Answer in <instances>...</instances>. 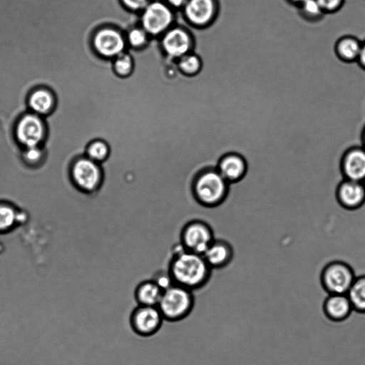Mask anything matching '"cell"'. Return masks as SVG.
Wrapping results in <instances>:
<instances>
[{"label": "cell", "instance_id": "cell-10", "mask_svg": "<svg viewBox=\"0 0 365 365\" xmlns=\"http://www.w3.org/2000/svg\"><path fill=\"white\" fill-rule=\"evenodd\" d=\"M215 168L225 180L232 185L244 179L247 173L248 163L242 154L229 152L219 158Z\"/></svg>", "mask_w": 365, "mask_h": 365}, {"label": "cell", "instance_id": "cell-15", "mask_svg": "<svg viewBox=\"0 0 365 365\" xmlns=\"http://www.w3.org/2000/svg\"><path fill=\"white\" fill-rule=\"evenodd\" d=\"M362 41L352 35L339 37L334 43L336 56L342 62H356L361 51Z\"/></svg>", "mask_w": 365, "mask_h": 365}, {"label": "cell", "instance_id": "cell-1", "mask_svg": "<svg viewBox=\"0 0 365 365\" xmlns=\"http://www.w3.org/2000/svg\"><path fill=\"white\" fill-rule=\"evenodd\" d=\"M212 270L202 255L186 250L180 244L173 254L168 269L175 284L190 290L205 286Z\"/></svg>", "mask_w": 365, "mask_h": 365}, {"label": "cell", "instance_id": "cell-19", "mask_svg": "<svg viewBox=\"0 0 365 365\" xmlns=\"http://www.w3.org/2000/svg\"><path fill=\"white\" fill-rule=\"evenodd\" d=\"M163 290L153 280L140 282L135 291V297L140 305L158 306Z\"/></svg>", "mask_w": 365, "mask_h": 365}, {"label": "cell", "instance_id": "cell-23", "mask_svg": "<svg viewBox=\"0 0 365 365\" xmlns=\"http://www.w3.org/2000/svg\"><path fill=\"white\" fill-rule=\"evenodd\" d=\"M298 8L300 16L309 22H317L325 15L317 0H305Z\"/></svg>", "mask_w": 365, "mask_h": 365}, {"label": "cell", "instance_id": "cell-5", "mask_svg": "<svg viewBox=\"0 0 365 365\" xmlns=\"http://www.w3.org/2000/svg\"><path fill=\"white\" fill-rule=\"evenodd\" d=\"M356 277L354 269L340 260L329 262L319 272L322 286L331 294H346Z\"/></svg>", "mask_w": 365, "mask_h": 365}, {"label": "cell", "instance_id": "cell-20", "mask_svg": "<svg viewBox=\"0 0 365 365\" xmlns=\"http://www.w3.org/2000/svg\"><path fill=\"white\" fill-rule=\"evenodd\" d=\"M346 295L353 309L365 312V274L356 275Z\"/></svg>", "mask_w": 365, "mask_h": 365}, {"label": "cell", "instance_id": "cell-33", "mask_svg": "<svg viewBox=\"0 0 365 365\" xmlns=\"http://www.w3.org/2000/svg\"><path fill=\"white\" fill-rule=\"evenodd\" d=\"M361 145L365 148V125L361 132Z\"/></svg>", "mask_w": 365, "mask_h": 365}, {"label": "cell", "instance_id": "cell-24", "mask_svg": "<svg viewBox=\"0 0 365 365\" xmlns=\"http://www.w3.org/2000/svg\"><path fill=\"white\" fill-rule=\"evenodd\" d=\"M114 68L119 75L125 76L128 74L133 68V61L130 56L125 53H120L117 56L114 63Z\"/></svg>", "mask_w": 365, "mask_h": 365}, {"label": "cell", "instance_id": "cell-18", "mask_svg": "<svg viewBox=\"0 0 365 365\" xmlns=\"http://www.w3.org/2000/svg\"><path fill=\"white\" fill-rule=\"evenodd\" d=\"M325 312L332 319L341 320L346 318L352 309L346 294H330L325 302Z\"/></svg>", "mask_w": 365, "mask_h": 365}, {"label": "cell", "instance_id": "cell-6", "mask_svg": "<svg viewBox=\"0 0 365 365\" xmlns=\"http://www.w3.org/2000/svg\"><path fill=\"white\" fill-rule=\"evenodd\" d=\"M211 226L201 220L188 221L181 229L180 244L186 250L203 255L215 240Z\"/></svg>", "mask_w": 365, "mask_h": 365}, {"label": "cell", "instance_id": "cell-12", "mask_svg": "<svg viewBox=\"0 0 365 365\" xmlns=\"http://www.w3.org/2000/svg\"><path fill=\"white\" fill-rule=\"evenodd\" d=\"M172 21L173 16L169 9L158 2L150 4L142 16L145 31L151 34H158L165 31Z\"/></svg>", "mask_w": 365, "mask_h": 365}, {"label": "cell", "instance_id": "cell-9", "mask_svg": "<svg viewBox=\"0 0 365 365\" xmlns=\"http://www.w3.org/2000/svg\"><path fill=\"white\" fill-rule=\"evenodd\" d=\"M335 197L342 208L358 210L365 204V183L343 179L336 186Z\"/></svg>", "mask_w": 365, "mask_h": 365}, {"label": "cell", "instance_id": "cell-26", "mask_svg": "<svg viewBox=\"0 0 365 365\" xmlns=\"http://www.w3.org/2000/svg\"><path fill=\"white\" fill-rule=\"evenodd\" d=\"M200 60L194 55L182 56L179 66L182 71L187 73H195L200 68Z\"/></svg>", "mask_w": 365, "mask_h": 365}, {"label": "cell", "instance_id": "cell-4", "mask_svg": "<svg viewBox=\"0 0 365 365\" xmlns=\"http://www.w3.org/2000/svg\"><path fill=\"white\" fill-rule=\"evenodd\" d=\"M71 174L76 187L87 194L98 192L104 182L105 175L102 165L86 155L75 160Z\"/></svg>", "mask_w": 365, "mask_h": 365}, {"label": "cell", "instance_id": "cell-30", "mask_svg": "<svg viewBox=\"0 0 365 365\" xmlns=\"http://www.w3.org/2000/svg\"><path fill=\"white\" fill-rule=\"evenodd\" d=\"M124 4L131 9H140L143 8L147 0H123Z\"/></svg>", "mask_w": 365, "mask_h": 365}, {"label": "cell", "instance_id": "cell-3", "mask_svg": "<svg viewBox=\"0 0 365 365\" xmlns=\"http://www.w3.org/2000/svg\"><path fill=\"white\" fill-rule=\"evenodd\" d=\"M193 306L192 290L174 284L164 290L158 305L164 319L178 321L185 317Z\"/></svg>", "mask_w": 365, "mask_h": 365}, {"label": "cell", "instance_id": "cell-13", "mask_svg": "<svg viewBox=\"0 0 365 365\" xmlns=\"http://www.w3.org/2000/svg\"><path fill=\"white\" fill-rule=\"evenodd\" d=\"M202 255L212 269H220L230 264L234 250L229 242L215 239Z\"/></svg>", "mask_w": 365, "mask_h": 365}, {"label": "cell", "instance_id": "cell-32", "mask_svg": "<svg viewBox=\"0 0 365 365\" xmlns=\"http://www.w3.org/2000/svg\"><path fill=\"white\" fill-rule=\"evenodd\" d=\"M356 63L361 68L365 71V40L362 41L361 51Z\"/></svg>", "mask_w": 365, "mask_h": 365}, {"label": "cell", "instance_id": "cell-17", "mask_svg": "<svg viewBox=\"0 0 365 365\" xmlns=\"http://www.w3.org/2000/svg\"><path fill=\"white\" fill-rule=\"evenodd\" d=\"M190 45L188 35L178 29L168 31L163 39L165 52L173 57L183 56L189 50Z\"/></svg>", "mask_w": 365, "mask_h": 365}, {"label": "cell", "instance_id": "cell-34", "mask_svg": "<svg viewBox=\"0 0 365 365\" xmlns=\"http://www.w3.org/2000/svg\"><path fill=\"white\" fill-rule=\"evenodd\" d=\"M168 1L175 6H180L184 0H168Z\"/></svg>", "mask_w": 365, "mask_h": 365}, {"label": "cell", "instance_id": "cell-31", "mask_svg": "<svg viewBox=\"0 0 365 365\" xmlns=\"http://www.w3.org/2000/svg\"><path fill=\"white\" fill-rule=\"evenodd\" d=\"M41 152L37 147L29 148L26 153V157L31 161H36L39 159Z\"/></svg>", "mask_w": 365, "mask_h": 365}, {"label": "cell", "instance_id": "cell-28", "mask_svg": "<svg viewBox=\"0 0 365 365\" xmlns=\"http://www.w3.org/2000/svg\"><path fill=\"white\" fill-rule=\"evenodd\" d=\"M128 40L130 45L138 47L144 44L146 41V35L144 30L133 29L128 35Z\"/></svg>", "mask_w": 365, "mask_h": 365}, {"label": "cell", "instance_id": "cell-2", "mask_svg": "<svg viewBox=\"0 0 365 365\" xmlns=\"http://www.w3.org/2000/svg\"><path fill=\"white\" fill-rule=\"evenodd\" d=\"M230 184L215 166L200 169L191 182V193L195 200L205 207H216L227 199Z\"/></svg>", "mask_w": 365, "mask_h": 365}, {"label": "cell", "instance_id": "cell-22", "mask_svg": "<svg viewBox=\"0 0 365 365\" xmlns=\"http://www.w3.org/2000/svg\"><path fill=\"white\" fill-rule=\"evenodd\" d=\"M110 153L109 145L101 140L90 143L86 150V156L101 165L108 159Z\"/></svg>", "mask_w": 365, "mask_h": 365}, {"label": "cell", "instance_id": "cell-8", "mask_svg": "<svg viewBox=\"0 0 365 365\" xmlns=\"http://www.w3.org/2000/svg\"><path fill=\"white\" fill-rule=\"evenodd\" d=\"M339 168L343 179L365 183V148L361 145L348 148L341 157Z\"/></svg>", "mask_w": 365, "mask_h": 365}, {"label": "cell", "instance_id": "cell-21", "mask_svg": "<svg viewBox=\"0 0 365 365\" xmlns=\"http://www.w3.org/2000/svg\"><path fill=\"white\" fill-rule=\"evenodd\" d=\"M29 103L34 112L46 114L51 110L53 98L50 92L45 89H38L30 96Z\"/></svg>", "mask_w": 365, "mask_h": 365}, {"label": "cell", "instance_id": "cell-11", "mask_svg": "<svg viewBox=\"0 0 365 365\" xmlns=\"http://www.w3.org/2000/svg\"><path fill=\"white\" fill-rule=\"evenodd\" d=\"M16 134L19 143L26 148L37 147L44 135L43 123L37 115L27 114L19 121Z\"/></svg>", "mask_w": 365, "mask_h": 365}, {"label": "cell", "instance_id": "cell-7", "mask_svg": "<svg viewBox=\"0 0 365 365\" xmlns=\"http://www.w3.org/2000/svg\"><path fill=\"white\" fill-rule=\"evenodd\" d=\"M163 319L158 306L139 304L131 314L130 324L138 334L150 336L159 329Z\"/></svg>", "mask_w": 365, "mask_h": 365}, {"label": "cell", "instance_id": "cell-16", "mask_svg": "<svg viewBox=\"0 0 365 365\" xmlns=\"http://www.w3.org/2000/svg\"><path fill=\"white\" fill-rule=\"evenodd\" d=\"M215 12L212 0H190L185 9L187 17L196 25H205L211 21Z\"/></svg>", "mask_w": 365, "mask_h": 365}, {"label": "cell", "instance_id": "cell-25", "mask_svg": "<svg viewBox=\"0 0 365 365\" xmlns=\"http://www.w3.org/2000/svg\"><path fill=\"white\" fill-rule=\"evenodd\" d=\"M15 220L14 210L9 206L0 205V230H4L11 227Z\"/></svg>", "mask_w": 365, "mask_h": 365}, {"label": "cell", "instance_id": "cell-27", "mask_svg": "<svg viewBox=\"0 0 365 365\" xmlns=\"http://www.w3.org/2000/svg\"><path fill=\"white\" fill-rule=\"evenodd\" d=\"M325 14H334L341 9L344 0H317Z\"/></svg>", "mask_w": 365, "mask_h": 365}, {"label": "cell", "instance_id": "cell-14", "mask_svg": "<svg viewBox=\"0 0 365 365\" xmlns=\"http://www.w3.org/2000/svg\"><path fill=\"white\" fill-rule=\"evenodd\" d=\"M94 46L103 56H117L123 53L125 42L118 31L107 29L97 33L94 38Z\"/></svg>", "mask_w": 365, "mask_h": 365}, {"label": "cell", "instance_id": "cell-29", "mask_svg": "<svg viewBox=\"0 0 365 365\" xmlns=\"http://www.w3.org/2000/svg\"><path fill=\"white\" fill-rule=\"evenodd\" d=\"M163 291L170 287L175 283L168 271L158 272L152 279Z\"/></svg>", "mask_w": 365, "mask_h": 365}, {"label": "cell", "instance_id": "cell-35", "mask_svg": "<svg viewBox=\"0 0 365 365\" xmlns=\"http://www.w3.org/2000/svg\"><path fill=\"white\" fill-rule=\"evenodd\" d=\"M289 2H291L293 4L297 5V6L301 4L303 1L305 0H288Z\"/></svg>", "mask_w": 365, "mask_h": 365}]
</instances>
